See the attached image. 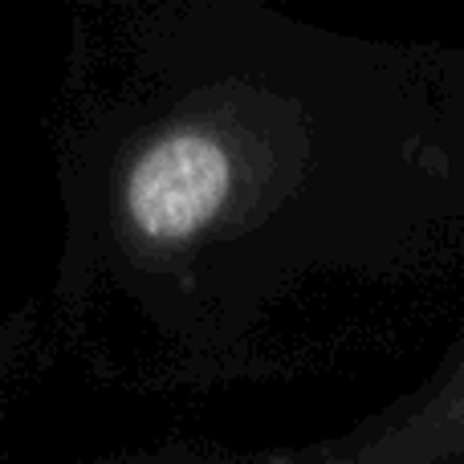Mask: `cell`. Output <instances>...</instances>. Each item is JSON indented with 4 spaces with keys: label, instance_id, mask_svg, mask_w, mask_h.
I'll return each mask as SVG.
<instances>
[{
    "label": "cell",
    "instance_id": "7a4b0ae2",
    "mask_svg": "<svg viewBox=\"0 0 464 464\" xmlns=\"http://www.w3.org/2000/svg\"><path fill=\"white\" fill-rule=\"evenodd\" d=\"M78 464H289V452H232L217 449V444H171V449L122 452V457H98Z\"/></svg>",
    "mask_w": 464,
    "mask_h": 464
},
{
    "label": "cell",
    "instance_id": "6da1fadb",
    "mask_svg": "<svg viewBox=\"0 0 464 464\" xmlns=\"http://www.w3.org/2000/svg\"><path fill=\"white\" fill-rule=\"evenodd\" d=\"M57 334L139 392L334 367L464 273V49L245 0L102 8L57 127Z\"/></svg>",
    "mask_w": 464,
    "mask_h": 464
}]
</instances>
